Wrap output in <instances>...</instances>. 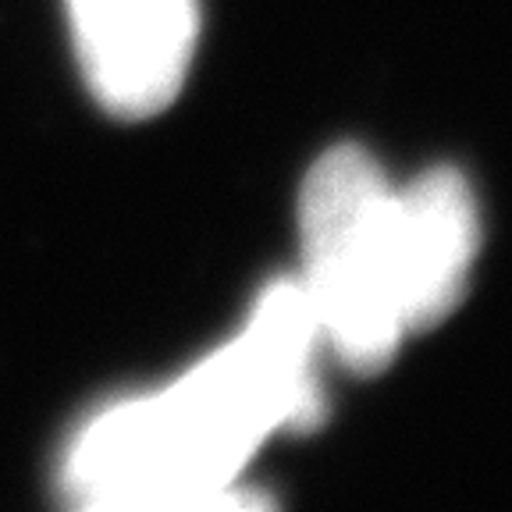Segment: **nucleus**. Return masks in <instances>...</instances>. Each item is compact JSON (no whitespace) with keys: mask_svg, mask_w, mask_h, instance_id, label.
Returning <instances> with one entry per match:
<instances>
[{"mask_svg":"<svg viewBox=\"0 0 512 512\" xmlns=\"http://www.w3.org/2000/svg\"><path fill=\"white\" fill-rule=\"evenodd\" d=\"M320 324L303 278L260 292L246 331L168 388L89 413L61 456V495L75 509H232L239 470L271 431L320 420Z\"/></svg>","mask_w":512,"mask_h":512,"instance_id":"obj_1","label":"nucleus"},{"mask_svg":"<svg viewBox=\"0 0 512 512\" xmlns=\"http://www.w3.org/2000/svg\"><path fill=\"white\" fill-rule=\"evenodd\" d=\"M306 274L320 335L360 374L392 360L406 335L395 274V192L360 146L313 164L299 196Z\"/></svg>","mask_w":512,"mask_h":512,"instance_id":"obj_2","label":"nucleus"},{"mask_svg":"<svg viewBox=\"0 0 512 512\" xmlns=\"http://www.w3.org/2000/svg\"><path fill=\"white\" fill-rule=\"evenodd\" d=\"M68 22L89 89L121 118L168 107L200 40L196 0H68Z\"/></svg>","mask_w":512,"mask_h":512,"instance_id":"obj_3","label":"nucleus"},{"mask_svg":"<svg viewBox=\"0 0 512 512\" xmlns=\"http://www.w3.org/2000/svg\"><path fill=\"white\" fill-rule=\"evenodd\" d=\"M477 253V210L459 171L434 168L395 192V274L406 331L434 328L456 310Z\"/></svg>","mask_w":512,"mask_h":512,"instance_id":"obj_4","label":"nucleus"}]
</instances>
